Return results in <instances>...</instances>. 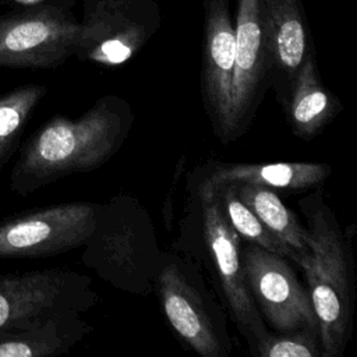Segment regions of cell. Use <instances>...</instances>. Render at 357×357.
<instances>
[{"label": "cell", "instance_id": "19", "mask_svg": "<svg viewBox=\"0 0 357 357\" xmlns=\"http://www.w3.org/2000/svg\"><path fill=\"white\" fill-rule=\"evenodd\" d=\"M204 192L212 194L215 197L227 223L231 226V229L238 234L241 240H244L245 243L259 245L268 251L276 252L291 261L290 250L276 236H273L257 218V215L237 197L230 183L219 184L216 187H212L197 194Z\"/></svg>", "mask_w": 357, "mask_h": 357}, {"label": "cell", "instance_id": "2", "mask_svg": "<svg viewBox=\"0 0 357 357\" xmlns=\"http://www.w3.org/2000/svg\"><path fill=\"white\" fill-rule=\"evenodd\" d=\"M308 233V254L298 265L318 322L322 357H342L353 333L356 280L351 245L321 191L298 201Z\"/></svg>", "mask_w": 357, "mask_h": 357}, {"label": "cell", "instance_id": "9", "mask_svg": "<svg viewBox=\"0 0 357 357\" xmlns=\"http://www.w3.org/2000/svg\"><path fill=\"white\" fill-rule=\"evenodd\" d=\"M99 202L75 201L13 215L0 222V258H43L79 248Z\"/></svg>", "mask_w": 357, "mask_h": 357}, {"label": "cell", "instance_id": "12", "mask_svg": "<svg viewBox=\"0 0 357 357\" xmlns=\"http://www.w3.org/2000/svg\"><path fill=\"white\" fill-rule=\"evenodd\" d=\"M229 0L204 1L201 88L216 137L227 145L234 74V25Z\"/></svg>", "mask_w": 357, "mask_h": 357}, {"label": "cell", "instance_id": "10", "mask_svg": "<svg viewBox=\"0 0 357 357\" xmlns=\"http://www.w3.org/2000/svg\"><path fill=\"white\" fill-rule=\"evenodd\" d=\"M241 259L248 291L264 322L276 332L318 331L308 290L300 283L287 258L241 243Z\"/></svg>", "mask_w": 357, "mask_h": 357}, {"label": "cell", "instance_id": "17", "mask_svg": "<svg viewBox=\"0 0 357 357\" xmlns=\"http://www.w3.org/2000/svg\"><path fill=\"white\" fill-rule=\"evenodd\" d=\"M237 197L257 215L264 226L291 252V261L308 254V233L296 213L273 190L245 183H230Z\"/></svg>", "mask_w": 357, "mask_h": 357}, {"label": "cell", "instance_id": "20", "mask_svg": "<svg viewBox=\"0 0 357 357\" xmlns=\"http://www.w3.org/2000/svg\"><path fill=\"white\" fill-rule=\"evenodd\" d=\"M251 353L258 357H322L319 333L312 329L276 333L268 331Z\"/></svg>", "mask_w": 357, "mask_h": 357}, {"label": "cell", "instance_id": "14", "mask_svg": "<svg viewBox=\"0 0 357 357\" xmlns=\"http://www.w3.org/2000/svg\"><path fill=\"white\" fill-rule=\"evenodd\" d=\"M331 174L332 167L318 162L230 163L208 159L188 176L187 188L194 195L219 184L245 183L276 192H300L319 187Z\"/></svg>", "mask_w": 357, "mask_h": 357}, {"label": "cell", "instance_id": "15", "mask_svg": "<svg viewBox=\"0 0 357 357\" xmlns=\"http://www.w3.org/2000/svg\"><path fill=\"white\" fill-rule=\"evenodd\" d=\"M342 110V103L321 81L315 52L300 67L283 112L293 134L301 139L317 137Z\"/></svg>", "mask_w": 357, "mask_h": 357}, {"label": "cell", "instance_id": "5", "mask_svg": "<svg viewBox=\"0 0 357 357\" xmlns=\"http://www.w3.org/2000/svg\"><path fill=\"white\" fill-rule=\"evenodd\" d=\"M177 337L201 357H229L226 311L208 289L198 261L173 245L163 251L155 290Z\"/></svg>", "mask_w": 357, "mask_h": 357}, {"label": "cell", "instance_id": "4", "mask_svg": "<svg viewBox=\"0 0 357 357\" xmlns=\"http://www.w3.org/2000/svg\"><path fill=\"white\" fill-rule=\"evenodd\" d=\"M191 197L195 213H188L184 225L197 236L194 238L185 230L183 234L198 243V258L209 273L216 297L252 350L268 328L248 291L241 259L243 240L227 223L212 194Z\"/></svg>", "mask_w": 357, "mask_h": 357}, {"label": "cell", "instance_id": "8", "mask_svg": "<svg viewBox=\"0 0 357 357\" xmlns=\"http://www.w3.org/2000/svg\"><path fill=\"white\" fill-rule=\"evenodd\" d=\"M99 300L92 279L75 271L0 273V336L57 314H84Z\"/></svg>", "mask_w": 357, "mask_h": 357}, {"label": "cell", "instance_id": "16", "mask_svg": "<svg viewBox=\"0 0 357 357\" xmlns=\"http://www.w3.org/2000/svg\"><path fill=\"white\" fill-rule=\"evenodd\" d=\"M81 312L57 314L0 336V357H56L67 354L92 332Z\"/></svg>", "mask_w": 357, "mask_h": 357}, {"label": "cell", "instance_id": "18", "mask_svg": "<svg viewBox=\"0 0 357 357\" xmlns=\"http://www.w3.org/2000/svg\"><path fill=\"white\" fill-rule=\"evenodd\" d=\"M46 92L47 88L39 84H25L0 92V170L20 148L25 126Z\"/></svg>", "mask_w": 357, "mask_h": 357}, {"label": "cell", "instance_id": "13", "mask_svg": "<svg viewBox=\"0 0 357 357\" xmlns=\"http://www.w3.org/2000/svg\"><path fill=\"white\" fill-rule=\"evenodd\" d=\"M261 3L269 56L268 84L283 109L300 67L315 52L314 43L303 0H261Z\"/></svg>", "mask_w": 357, "mask_h": 357}, {"label": "cell", "instance_id": "7", "mask_svg": "<svg viewBox=\"0 0 357 357\" xmlns=\"http://www.w3.org/2000/svg\"><path fill=\"white\" fill-rule=\"evenodd\" d=\"M75 57L103 67L131 60L158 32V0H84Z\"/></svg>", "mask_w": 357, "mask_h": 357}, {"label": "cell", "instance_id": "1", "mask_svg": "<svg viewBox=\"0 0 357 357\" xmlns=\"http://www.w3.org/2000/svg\"><path fill=\"white\" fill-rule=\"evenodd\" d=\"M132 124L130 103L117 95L99 98L78 119L52 117L20 148L11 191L25 197L68 174L103 166L124 145Z\"/></svg>", "mask_w": 357, "mask_h": 357}, {"label": "cell", "instance_id": "3", "mask_svg": "<svg viewBox=\"0 0 357 357\" xmlns=\"http://www.w3.org/2000/svg\"><path fill=\"white\" fill-rule=\"evenodd\" d=\"M82 247L81 262L114 289L142 297L155 290L163 251L148 209L134 195L99 202Z\"/></svg>", "mask_w": 357, "mask_h": 357}, {"label": "cell", "instance_id": "6", "mask_svg": "<svg viewBox=\"0 0 357 357\" xmlns=\"http://www.w3.org/2000/svg\"><path fill=\"white\" fill-rule=\"evenodd\" d=\"M74 0H38L0 14V67L56 68L75 54Z\"/></svg>", "mask_w": 357, "mask_h": 357}, {"label": "cell", "instance_id": "11", "mask_svg": "<svg viewBox=\"0 0 357 357\" xmlns=\"http://www.w3.org/2000/svg\"><path fill=\"white\" fill-rule=\"evenodd\" d=\"M234 25V74L227 142L248 128L268 89L269 56L261 0H237Z\"/></svg>", "mask_w": 357, "mask_h": 357}]
</instances>
